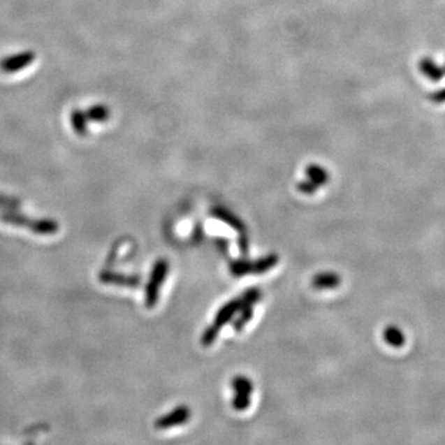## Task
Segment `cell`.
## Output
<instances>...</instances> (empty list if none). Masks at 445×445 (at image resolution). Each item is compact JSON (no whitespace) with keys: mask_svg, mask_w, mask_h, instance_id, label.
I'll list each match as a JSON object with an SVG mask.
<instances>
[{"mask_svg":"<svg viewBox=\"0 0 445 445\" xmlns=\"http://www.w3.org/2000/svg\"><path fill=\"white\" fill-rule=\"evenodd\" d=\"M0 221L11 226H25L29 231L41 235H52L59 231V224L54 220H33L15 212H0Z\"/></svg>","mask_w":445,"mask_h":445,"instance_id":"cell-1","label":"cell"},{"mask_svg":"<svg viewBox=\"0 0 445 445\" xmlns=\"http://www.w3.org/2000/svg\"><path fill=\"white\" fill-rule=\"evenodd\" d=\"M167 272H168V263L166 260H157L152 271L149 284L145 289V305L147 308H154L159 300L160 295V287L166 279Z\"/></svg>","mask_w":445,"mask_h":445,"instance_id":"cell-2","label":"cell"},{"mask_svg":"<svg viewBox=\"0 0 445 445\" xmlns=\"http://www.w3.org/2000/svg\"><path fill=\"white\" fill-rule=\"evenodd\" d=\"M35 59V52L33 51H24L19 54L6 56V59L0 61V71L6 75L17 73L19 71L24 70L27 66L31 65Z\"/></svg>","mask_w":445,"mask_h":445,"instance_id":"cell-3","label":"cell"},{"mask_svg":"<svg viewBox=\"0 0 445 445\" xmlns=\"http://www.w3.org/2000/svg\"><path fill=\"white\" fill-rule=\"evenodd\" d=\"M189 414H191V411L187 407L181 406V407L173 409L171 413H168L161 418L157 419L155 422V427L159 429L171 428V427H175L178 424L187 422L189 419Z\"/></svg>","mask_w":445,"mask_h":445,"instance_id":"cell-4","label":"cell"},{"mask_svg":"<svg viewBox=\"0 0 445 445\" xmlns=\"http://www.w3.org/2000/svg\"><path fill=\"white\" fill-rule=\"evenodd\" d=\"M242 298H235L226 303L224 306L220 308L217 316H215L214 323L219 327H223L224 324L229 322L233 316H235L238 312L242 311L244 308Z\"/></svg>","mask_w":445,"mask_h":445,"instance_id":"cell-5","label":"cell"},{"mask_svg":"<svg viewBox=\"0 0 445 445\" xmlns=\"http://www.w3.org/2000/svg\"><path fill=\"white\" fill-rule=\"evenodd\" d=\"M101 282L105 284H119V286H129L136 287L141 284V279L138 276H125V275L114 274L109 271H103L99 275Z\"/></svg>","mask_w":445,"mask_h":445,"instance_id":"cell-6","label":"cell"},{"mask_svg":"<svg viewBox=\"0 0 445 445\" xmlns=\"http://www.w3.org/2000/svg\"><path fill=\"white\" fill-rule=\"evenodd\" d=\"M212 214L214 215L217 219L224 221L226 224L231 226L233 229L240 231V233L245 231V226H244L242 220L239 219L236 215L231 213L229 210H224V208H214V210H212Z\"/></svg>","mask_w":445,"mask_h":445,"instance_id":"cell-7","label":"cell"},{"mask_svg":"<svg viewBox=\"0 0 445 445\" xmlns=\"http://www.w3.org/2000/svg\"><path fill=\"white\" fill-rule=\"evenodd\" d=\"M384 340L392 348H402L406 343V337L402 330L396 326H388L382 333Z\"/></svg>","mask_w":445,"mask_h":445,"instance_id":"cell-8","label":"cell"},{"mask_svg":"<svg viewBox=\"0 0 445 445\" xmlns=\"http://www.w3.org/2000/svg\"><path fill=\"white\" fill-rule=\"evenodd\" d=\"M342 282L340 276L333 272H323V274L316 275V277L312 281L313 287L319 289V290H326V289H335Z\"/></svg>","mask_w":445,"mask_h":445,"instance_id":"cell-9","label":"cell"},{"mask_svg":"<svg viewBox=\"0 0 445 445\" xmlns=\"http://www.w3.org/2000/svg\"><path fill=\"white\" fill-rule=\"evenodd\" d=\"M86 117L88 122L105 123L110 118V109L104 104H94L87 109Z\"/></svg>","mask_w":445,"mask_h":445,"instance_id":"cell-10","label":"cell"},{"mask_svg":"<svg viewBox=\"0 0 445 445\" xmlns=\"http://www.w3.org/2000/svg\"><path fill=\"white\" fill-rule=\"evenodd\" d=\"M71 124L75 134L80 136H86L88 134V119L85 112H82L80 109H75L71 113Z\"/></svg>","mask_w":445,"mask_h":445,"instance_id":"cell-11","label":"cell"},{"mask_svg":"<svg viewBox=\"0 0 445 445\" xmlns=\"http://www.w3.org/2000/svg\"><path fill=\"white\" fill-rule=\"evenodd\" d=\"M279 255H268L258 258V261H252V274H263L279 263Z\"/></svg>","mask_w":445,"mask_h":445,"instance_id":"cell-12","label":"cell"},{"mask_svg":"<svg viewBox=\"0 0 445 445\" xmlns=\"http://www.w3.org/2000/svg\"><path fill=\"white\" fill-rule=\"evenodd\" d=\"M231 274L236 277H242L244 275L252 274V261L247 258L234 260L231 263Z\"/></svg>","mask_w":445,"mask_h":445,"instance_id":"cell-13","label":"cell"},{"mask_svg":"<svg viewBox=\"0 0 445 445\" xmlns=\"http://www.w3.org/2000/svg\"><path fill=\"white\" fill-rule=\"evenodd\" d=\"M231 387L235 393H245V395H251L252 388H254L251 381L244 376H236L231 382Z\"/></svg>","mask_w":445,"mask_h":445,"instance_id":"cell-14","label":"cell"},{"mask_svg":"<svg viewBox=\"0 0 445 445\" xmlns=\"http://www.w3.org/2000/svg\"><path fill=\"white\" fill-rule=\"evenodd\" d=\"M261 296H263V293H261L260 289L252 287V289L245 291L240 298L242 300L244 306L252 307V305L258 303V300H261Z\"/></svg>","mask_w":445,"mask_h":445,"instance_id":"cell-15","label":"cell"},{"mask_svg":"<svg viewBox=\"0 0 445 445\" xmlns=\"http://www.w3.org/2000/svg\"><path fill=\"white\" fill-rule=\"evenodd\" d=\"M240 312H242V314H240V316H238V319L234 322V330L235 332L242 330V328L245 327V324L251 321L252 314H254L251 307H244Z\"/></svg>","mask_w":445,"mask_h":445,"instance_id":"cell-16","label":"cell"},{"mask_svg":"<svg viewBox=\"0 0 445 445\" xmlns=\"http://www.w3.org/2000/svg\"><path fill=\"white\" fill-rule=\"evenodd\" d=\"M307 173H308V176L312 178V182L316 183V186L323 184V183H326L328 181V175L326 172L323 171L321 167H308Z\"/></svg>","mask_w":445,"mask_h":445,"instance_id":"cell-17","label":"cell"},{"mask_svg":"<svg viewBox=\"0 0 445 445\" xmlns=\"http://www.w3.org/2000/svg\"><path fill=\"white\" fill-rule=\"evenodd\" d=\"M220 329H221V327L213 323L210 327L204 330L203 335H202V344H203L204 346H210V344L214 343L215 339L219 334Z\"/></svg>","mask_w":445,"mask_h":445,"instance_id":"cell-18","label":"cell"},{"mask_svg":"<svg viewBox=\"0 0 445 445\" xmlns=\"http://www.w3.org/2000/svg\"><path fill=\"white\" fill-rule=\"evenodd\" d=\"M250 406V395L245 393H235L233 400V408L236 411H244Z\"/></svg>","mask_w":445,"mask_h":445,"instance_id":"cell-19","label":"cell"},{"mask_svg":"<svg viewBox=\"0 0 445 445\" xmlns=\"http://www.w3.org/2000/svg\"><path fill=\"white\" fill-rule=\"evenodd\" d=\"M318 186H316L314 182H302L300 183V186H298V189H300V192H303V194H313V192H316V189Z\"/></svg>","mask_w":445,"mask_h":445,"instance_id":"cell-20","label":"cell"},{"mask_svg":"<svg viewBox=\"0 0 445 445\" xmlns=\"http://www.w3.org/2000/svg\"><path fill=\"white\" fill-rule=\"evenodd\" d=\"M238 247L240 249L242 256H247V252H249V240H247V236L244 235V234L239 238Z\"/></svg>","mask_w":445,"mask_h":445,"instance_id":"cell-21","label":"cell"},{"mask_svg":"<svg viewBox=\"0 0 445 445\" xmlns=\"http://www.w3.org/2000/svg\"><path fill=\"white\" fill-rule=\"evenodd\" d=\"M19 202H17V199L9 198V197H6V196H0V205H6V207H15L17 205Z\"/></svg>","mask_w":445,"mask_h":445,"instance_id":"cell-22","label":"cell"}]
</instances>
